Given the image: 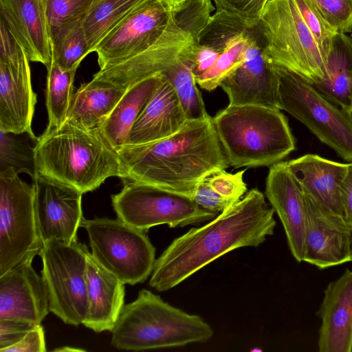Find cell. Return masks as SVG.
Listing matches in <instances>:
<instances>
[{
    "label": "cell",
    "mask_w": 352,
    "mask_h": 352,
    "mask_svg": "<svg viewBox=\"0 0 352 352\" xmlns=\"http://www.w3.org/2000/svg\"><path fill=\"white\" fill-rule=\"evenodd\" d=\"M172 6H175L187 0H167Z\"/></svg>",
    "instance_id": "f6af8a7d"
},
{
    "label": "cell",
    "mask_w": 352,
    "mask_h": 352,
    "mask_svg": "<svg viewBox=\"0 0 352 352\" xmlns=\"http://www.w3.org/2000/svg\"><path fill=\"white\" fill-rule=\"evenodd\" d=\"M302 191L305 206L303 261L319 270L350 262L351 226L343 216L322 205L305 190Z\"/></svg>",
    "instance_id": "9a60e30c"
},
{
    "label": "cell",
    "mask_w": 352,
    "mask_h": 352,
    "mask_svg": "<svg viewBox=\"0 0 352 352\" xmlns=\"http://www.w3.org/2000/svg\"><path fill=\"white\" fill-rule=\"evenodd\" d=\"M36 325L19 319H0V352L19 342Z\"/></svg>",
    "instance_id": "f35d334b"
},
{
    "label": "cell",
    "mask_w": 352,
    "mask_h": 352,
    "mask_svg": "<svg viewBox=\"0 0 352 352\" xmlns=\"http://www.w3.org/2000/svg\"><path fill=\"white\" fill-rule=\"evenodd\" d=\"M217 10L223 11L244 20L257 22L270 0H212Z\"/></svg>",
    "instance_id": "74e56055"
},
{
    "label": "cell",
    "mask_w": 352,
    "mask_h": 352,
    "mask_svg": "<svg viewBox=\"0 0 352 352\" xmlns=\"http://www.w3.org/2000/svg\"><path fill=\"white\" fill-rule=\"evenodd\" d=\"M34 155L38 175L83 194L95 190L109 177L125 178L119 154L98 128L85 129L66 121L38 137Z\"/></svg>",
    "instance_id": "3957f363"
},
{
    "label": "cell",
    "mask_w": 352,
    "mask_h": 352,
    "mask_svg": "<svg viewBox=\"0 0 352 352\" xmlns=\"http://www.w3.org/2000/svg\"><path fill=\"white\" fill-rule=\"evenodd\" d=\"M127 89L93 78L74 91L67 121L85 129L98 128Z\"/></svg>",
    "instance_id": "d4e9b609"
},
{
    "label": "cell",
    "mask_w": 352,
    "mask_h": 352,
    "mask_svg": "<svg viewBox=\"0 0 352 352\" xmlns=\"http://www.w3.org/2000/svg\"><path fill=\"white\" fill-rule=\"evenodd\" d=\"M229 104L280 110L278 77L258 21L243 62L221 83Z\"/></svg>",
    "instance_id": "5bb4252c"
},
{
    "label": "cell",
    "mask_w": 352,
    "mask_h": 352,
    "mask_svg": "<svg viewBox=\"0 0 352 352\" xmlns=\"http://www.w3.org/2000/svg\"><path fill=\"white\" fill-rule=\"evenodd\" d=\"M287 162L302 190L329 209L343 216L341 188L350 162H338L316 154H307Z\"/></svg>",
    "instance_id": "cb8c5ba5"
},
{
    "label": "cell",
    "mask_w": 352,
    "mask_h": 352,
    "mask_svg": "<svg viewBox=\"0 0 352 352\" xmlns=\"http://www.w3.org/2000/svg\"><path fill=\"white\" fill-rule=\"evenodd\" d=\"M125 178L192 199L196 188L229 165L212 118L188 120L175 134L151 143L126 145L118 151Z\"/></svg>",
    "instance_id": "7a4b0ae2"
},
{
    "label": "cell",
    "mask_w": 352,
    "mask_h": 352,
    "mask_svg": "<svg viewBox=\"0 0 352 352\" xmlns=\"http://www.w3.org/2000/svg\"><path fill=\"white\" fill-rule=\"evenodd\" d=\"M265 195L283 224L292 256L296 261L302 262L305 252V206L302 189L287 162L271 166Z\"/></svg>",
    "instance_id": "e0dca14e"
},
{
    "label": "cell",
    "mask_w": 352,
    "mask_h": 352,
    "mask_svg": "<svg viewBox=\"0 0 352 352\" xmlns=\"http://www.w3.org/2000/svg\"><path fill=\"white\" fill-rule=\"evenodd\" d=\"M94 0H44L48 32L53 50L83 23Z\"/></svg>",
    "instance_id": "4dcf8cb0"
},
{
    "label": "cell",
    "mask_w": 352,
    "mask_h": 352,
    "mask_svg": "<svg viewBox=\"0 0 352 352\" xmlns=\"http://www.w3.org/2000/svg\"><path fill=\"white\" fill-rule=\"evenodd\" d=\"M202 25L199 12L189 3L173 6L170 22L157 42L131 58L100 69L93 78L108 80L128 89L144 79L162 73L172 65L191 40L190 36Z\"/></svg>",
    "instance_id": "7c38bea8"
},
{
    "label": "cell",
    "mask_w": 352,
    "mask_h": 352,
    "mask_svg": "<svg viewBox=\"0 0 352 352\" xmlns=\"http://www.w3.org/2000/svg\"><path fill=\"white\" fill-rule=\"evenodd\" d=\"M257 22H251L221 53L213 66L196 78L197 84L208 91L219 87L222 81L244 60Z\"/></svg>",
    "instance_id": "1f68e13d"
},
{
    "label": "cell",
    "mask_w": 352,
    "mask_h": 352,
    "mask_svg": "<svg viewBox=\"0 0 352 352\" xmlns=\"http://www.w3.org/2000/svg\"><path fill=\"white\" fill-rule=\"evenodd\" d=\"M316 315L321 319L320 352L352 351V270L328 284Z\"/></svg>",
    "instance_id": "ffe728a7"
},
{
    "label": "cell",
    "mask_w": 352,
    "mask_h": 352,
    "mask_svg": "<svg viewBox=\"0 0 352 352\" xmlns=\"http://www.w3.org/2000/svg\"><path fill=\"white\" fill-rule=\"evenodd\" d=\"M294 1L327 62L333 38L338 32L324 21L311 0Z\"/></svg>",
    "instance_id": "e575fe53"
},
{
    "label": "cell",
    "mask_w": 352,
    "mask_h": 352,
    "mask_svg": "<svg viewBox=\"0 0 352 352\" xmlns=\"http://www.w3.org/2000/svg\"><path fill=\"white\" fill-rule=\"evenodd\" d=\"M32 261L0 276V319H19L39 324L49 314V296Z\"/></svg>",
    "instance_id": "ac0fdd59"
},
{
    "label": "cell",
    "mask_w": 352,
    "mask_h": 352,
    "mask_svg": "<svg viewBox=\"0 0 352 352\" xmlns=\"http://www.w3.org/2000/svg\"><path fill=\"white\" fill-rule=\"evenodd\" d=\"M350 261L352 262V225H351V259Z\"/></svg>",
    "instance_id": "bcb514c9"
},
{
    "label": "cell",
    "mask_w": 352,
    "mask_h": 352,
    "mask_svg": "<svg viewBox=\"0 0 352 352\" xmlns=\"http://www.w3.org/2000/svg\"><path fill=\"white\" fill-rule=\"evenodd\" d=\"M45 131L60 127L67 121L74 96V82L77 69L65 70L52 61L47 68Z\"/></svg>",
    "instance_id": "f546056e"
},
{
    "label": "cell",
    "mask_w": 352,
    "mask_h": 352,
    "mask_svg": "<svg viewBox=\"0 0 352 352\" xmlns=\"http://www.w3.org/2000/svg\"><path fill=\"white\" fill-rule=\"evenodd\" d=\"M111 332L114 348L135 351L205 342L213 336L210 325L199 316L184 311L146 289L124 306Z\"/></svg>",
    "instance_id": "277c9868"
},
{
    "label": "cell",
    "mask_w": 352,
    "mask_h": 352,
    "mask_svg": "<svg viewBox=\"0 0 352 352\" xmlns=\"http://www.w3.org/2000/svg\"><path fill=\"white\" fill-rule=\"evenodd\" d=\"M0 62L14 64L21 60L25 52L5 23L0 25Z\"/></svg>",
    "instance_id": "60d3db41"
},
{
    "label": "cell",
    "mask_w": 352,
    "mask_h": 352,
    "mask_svg": "<svg viewBox=\"0 0 352 352\" xmlns=\"http://www.w3.org/2000/svg\"><path fill=\"white\" fill-rule=\"evenodd\" d=\"M352 163V162H351Z\"/></svg>",
    "instance_id": "681fc988"
},
{
    "label": "cell",
    "mask_w": 352,
    "mask_h": 352,
    "mask_svg": "<svg viewBox=\"0 0 352 352\" xmlns=\"http://www.w3.org/2000/svg\"><path fill=\"white\" fill-rule=\"evenodd\" d=\"M274 64L279 81L280 110L302 122L342 159L352 162V112L329 100L298 74Z\"/></svg>",
    "instance_id": "8992f818"
},
{
    "label": "cell",
    "mask_w": 352,
    "mask_h": 352,
    "mask_svg": "<svg viewBox=\"0 0 352 352\" xmlns=\"http://www.w3.org/2000/svg\"><path fill=\"white\" fill-rule=\"evenodd\" d=\"M145 1L94 0L82 23L90 52H94L103 38Z\"/></svg>",
    "instance_id": "f1b7e54d"
},
{
    "label": "cell",
    "mask_w": 352,
    "mask_h": 352,
    "mask_svg": "<svg viewBox=\"0 0 352 352\" xmlns=\"http://www.w3.org/2000/svg\"><path fill=\"white\" fill-rule=\"evenodd\" d=\"M351 38H352V33H351Z\"/></svg>",
    "instance_id": "c3c4849f"
},
{
    "label": "cell",
    "mask_w": 352,
    "mask_h": 352,
    "mask_svg": "<svg viewBox=\"0 0 352 352\" xmlns=\"http://www.w3.org/2000/svg\"><path fill=\"white\" fill-rule=\"evenodd\" d=\"M34 185L14 169L0 171V276L40 255V236L34 206Z\"/></svg>",
    "instance_id": "9c48e42d"
},
{
    "label": "cell",
    "mask_w": 352,
    "mask_h": 352,
    "mask_svg": "<svg viewBox=\"0 0 352 352\" xmlns=\"http://www.w3.org/2000/svg\"><path fill=\"white\" fill-rule=\"evenodd\" d=\"M258 24L274 62L311 84L323 80L327 62L294 0H270Z\"/></svg>",
    "instance_id": "52a82bcc"
},
{
    "label": "cell",
    "mask_w": 352,
    "mask_h": 352,
    "mask_svg": "<svg viewBox=\"0 0 352 352\" xmlns=\"http://www.w3.org/2000/svg\"><path fill=\"white\" fill-rule=\"evenodd\" d=\"M86 245L57 239L43 242L40 253L50 311L64 323L78 327L87 311Z\"/></svg>",
    "instance_id": "30bf717a"
},
{
    "label": "cell",
    "mask_w": 352,
    "mask_h": 352,
    "mask_svg": "<svg viewBox=\"0 0 352 352\" xmlns=\"http://www.w3.org/2000/svg\"><path fill=\"white\" fill-rule=\"evenodd\" d=\"M32 180L36 219L43 242L57 239L71 244L78 241V229L85 219L82 209L83 193L38 175Z\"/></svg>",
    "instance_id": "2e32d148"
},
{
    "label": "cell",
    "mask_w": 352,
    "mask_h": 352,
    "mask_svg": "<svg viewBox=\"0 0 352 352\" xmlns=\"http://www.w3.org/2000/svg\"><path fill=\"white\" fill-rule=\"evenodd\" d=\"M188 120L177 94L160 74L153 94L134 123L127 145H140L168 138Z\"/></svg>",
    "instance_id": "7402d4cb"
},
{
    "label": "cell",
    "mask_w": 352,
    "mask_h": 352,
    "mask_svg": "<svg viewBox=\"0 0 352 352\" xmlns=\"http://www.w3.org/2000/svg\"><path fill=\"white\" fill-rule=\"evenodd\" d=\"M245 170L239 171L234 174L224 170L219 171L208 178L210 186L222 197L232 203L241 199L247 190V186L243 181Z\"/></svg>",
    "instance_id": "8d00e7d4"
},
{
    "label": "cell",
    "mask_w": 352,
    "mask_h": 352,
    "mask_svg": "<svg viewBox=\"0 0 352 352\" xmlns=\"http://www.w3.org/2000/svg\"><path fill=\"white\" fill-rule=\"evenodd\" d=\"M274 210L252 189L206 225L174 239L155 260L149 285L168 291L229 252L258 247L274 234Z\"/></svg>",
    "instance_id": "6da1fadb"
},
{
    "label": "cell",
    "mask_w": 352,
    "mask_h": 352,
    "mask_svg": "<svg viewBox=\"0 0 352 352\" xmlns=\"http://www.w3.org/2000/svg\"><path fill=\"white\" fill-rule=\"evenodd\" d=\"M90 52L82 23L67 34L53 50L52 61L65 70L77 69Z\"/></svg>",
    "instance_id": "836d02e7"
},
{
    "label": "cell",
    "mask_w": 352,
    "mask_h": 352,
    "mask_svg": "<svg viewBox=\"0 0 352 352\" xmlns=\"http://www.w3.org/2000/svg\"><path fill=\"white\" fill-rule=\"evenodd\" d=\"M191 40L181 50L176 60L162 74L175 89L188 120L204 118L208 114L193 74Z\"/></svg>",
    "instance_id": "83f0119b"
},
{
    "label": "cell",
    "mask_w": 352,
    "mask_h": 352,
    "mask_svg": "<svg viewBox=\"0 0 352 352\" xmlns=\"http://www.w3.org/2000/svg\"><path fill=\"white\" fill-rule=\"evenodd\" d=\"M173 14L167 0H146L131 12L96 45L100 69L131 58L162 36Z\"/></svg>",
    "instance_id": "4fadbf2b"
},
{
    "label": "cell",
    "mask_w": 352,
    "mask_h": 352,
    "mask_svg": "<svg viewBox=\"0 0 352 352\" xmlns=\"http://www.w3.org/2000/svg\"><path fill=\"white\" fill-rule=\"evenodd\" d=\"M122 190L111 195L117 217L127 224L147 231L166 224L184 227L212 220L217 214L190 197L151 184L125 179Z\"/></svg>",
    "instance_id": "8fae6325"
},
{
    "label": "cell",
    "mask_w": 352,
    "mask_h": 352,
    "mask_svg": "<svg viewBox=\"0 0 352 352\" xmlns=\"http://www.w3.org/2000/svg\"><path fill=\"white\" fill-rule=\"evenodd\" d=\"M54 351H84L83 349H78V348H75V347H71V346H63L61 348H58V349H54Z\"/></svg>",
    "instance_id": "ee69618b"
},
{
    "label": "cell",
    "mask_w": 352,
    "mask_h": 352,
    "mask_svg": "<svg viewBox=\"0 0 352 352\" xmlns=\"http://www.w3.org/2000/svg\"><path fill=\"white\" fill-rule=\"evenodd\" d=\"M45 331L41 324L30 331L19 342L6 349L3 352H45Z\"/></svg>",
    "instance_id": "b9f144b4"
},
{
    "label": "cell",
    "mask_w": 352,
    "mask_h": 352,
    "mask_svg": "<svg viewBox=\"0 0 352 352\" xmlns=\"http://www.w3.org/2000/svg\"><path fill=\"white\" fill-rule=\"evenodd\" d=\"M351 112H352V103H351Z\"/></svg>",
    "instance_id": "7dc6e473"
},
{
    "label": "cell",
    "mask_w": 352,
    "mask_h": 352,
    "mask_svg": "<svg viewBox=\"0 0 352 352\" xmlns=\"http://www.w3.org/2000/svg\"><path fill=\"white\" fill-rule=\"evenodd\" d=\"M314 86L327 98L351 112L352 38L338 32L327 60L323 80Z\"/></svg>",
    "instance_id": "4316f807"
},
{
    "label": "cell",
    "mask_w": 352,
    "mask_h": 352,
    "mask_svg": "<svg viewBox=\"0 0 352 352\" xmlns=\"http://www.w3.org/2000/svg\"><path fill=\"white\" fill-rule=\"evenodd\" d=\"M160 78V74H158L131 86L98 127L103 137L117 152L128 144L131 129Z\"/></svg>",
    "instance_id": "484cf974"
},
{
    "label": "cell",
    "mask_w": 352,
    "mask_h": 352,
    "mask_svg": "<svg viewBox=\"0 0 352 352\" xmlns=\"http://www.w3.org/2000/svg\"><path fill=\"white\" fill-rule=\"evenodd\" d=\"M91 254L96 261L124 283L134 285L151 276L155 248L146 231L120 219H85Z\"/></svg>",
    "instance_id": "ba28073f"
},
{
    "label": "cell",
    "mask_w": 352,
    "mask_h": 352,
    "mask_svg": "<svg viewBox=\"0 0 352 352\" xmlns=\"http://www.w3.org/2000/svg\"><path fill=\"white\" fill-rule=\"evenodd\" d=\"M87 311L82 324L96 333L114 327L124 306L125 283L100 265L88 250Z\"/></svg>",
    "instance_id": "603a6c76"
},
{
    "label": "cell",
    "mask_w": 352,
    "mask_h": 352,
    "mask_svg": "<svg viewBox=\"0 0 352 352\" xmlns=\"http://www.w3.org/2000/svg\"><path fill=\"white\" fill-rule=\"evenodd\" d=\"M0 171L12 168L26 173L33 179L37 175L34 146L30 140H37L27 133H14L0 131Z\"/></svg>",
    "instance_id": "d6a6232c"
},
{
    "label": "cell",
    "mask_w": 352,
    "mask_h": 352,
    "mask_svg": "<svg viewBox=\"0 0 352 352\" xmlns=\"http://www.w3.org/2000/svg\"><path fill=\"white\" fill-rule=\"evenodd\" d=\"M1 20L16 38L30 61L47 68L53 52L44 0H0Z\"/></svg>",
    "instance_id": "44dd1931"
},
{
    "label": "cell",
    "mask_w": 352,
    "mask_h": 352,
    "mask_svg": "<svg viewBox=\"0 0 352 352\" xmlns=\"http://www.w3.org/2000/svg\"><path fill=\"white\" fill-rule=\"evenodd\" d=\"M324 21L337 32H352V0H311Z\"/></svg>",
    "instance_id": "d590c367"
},
{
    "label": "cell",
    "mask_w": 352,
    "mask_h": 352,
    "mask_svg": "<svg viewBox=\"0 0 352 352\" xmlns=\"http://www.w3.org/2000/svg\"><path fill=\"white\" fill-rule=\"evenodd\" d=\"M346 174L341 188V197L343 216L345 220L352 225V163Z\"/></svg>",
    "instance_id": "7bdbcfd3"
},
{
    "label": "cell",
    "mask_w": 352,
    "mask_h": 352,
    "mask_svg": "<svg viewBox=\"0 0 352 352\" xmlns=\"http://www.w3.org/2000/svg\"><path fill=\"white\" fill-rule=\"evenodd\" d=\"M192 199L202 208L217 214L234 204L219 195L210 186L208 178L199 184Z\"/></svg>",
    "instance_id": "ab89813d"
},
{
    "label": "cell",
    "mask_w": 352,
    "mask_h": 352,
    "mask_svg": "<svg viewBox=\"0 0 352 352\" xmlns=\"http://www.w3.org/2000/svg\"><path fill=\"white\" fill-rule=\"evenodd\" d=\"M212 120L230 166H272L296 148L287 119L278 109L229 104Z\"/></svg>",
    "instance_id": "5b68a950"
},
{
    "label": "cell",
    "mask_w": 352,
    "mask_h": 352,
    "mask_svg": "<svg viewBox=\"0 0 352 352\" xmlns=\"http://www.w3.org/2000/svg\"><path fill=\"white\" fill-rule=\"evenodd\" d=\"M29 63L26 54L16 63L0 62V131L36 138L32 128L36 94Z\"/></svg>",
    "instance_id": "d6986e66"
}]
</instances>
